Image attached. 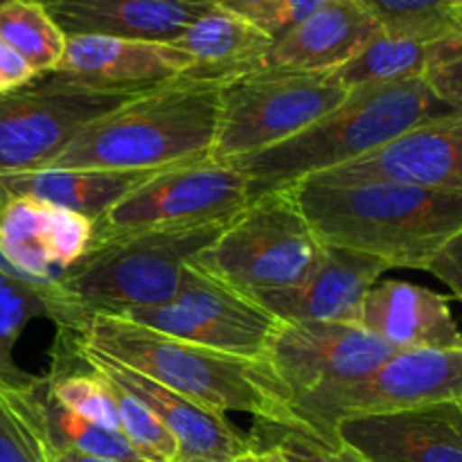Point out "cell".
I'll return each instance as SVG.
<instances>
[{
  "label": "cell",
  "mask_w": 462,
  "mask_h": 462,
  "mask_svg": "<svg viewBox=\"0 0 462 462\" xmlns=\"http://www.w3.org/2000/svg\"><path fill=\"white\" fill-rule=\"evenodd\" d=\"M289 189L325 246L365 253L388 269L427 271L462 228V194L388 180L307 179Z\"/></svg>",
  "instance_id": "obj_1"
},
{
  "label": "cell",
  "mask_w": 462,
  "mask_h": 462,
  "mask_svg": "<svg viewBox=\"0 0 462 462\" xmlns=\"http://www.w3.org/2000/svg\"><path fill=\"white\" fill-rule=\"evenodd\" d=\"M81 346L217 411L248 413L262 424L296 429L291 395L266 359L226 355L113 316H93Z\"/></svg>",
  "instance_id": "obj_2"
},
{
  "label": "cell",
  "mask_w": 462,
  "mask_h": 462,
  "mask_svg": "<svg viewBox=\"0 0 462 462\" xmlns=\"http://www.w3.org/2000/svg\"><path fill=\"white\" fill-rule=\"evenodd\" d=\"M460 113L442 102L424 77L352 90L341 106L305 131L233 165L248 179V199L289 189L368 156L406 131Z\"/></svg>",
  "instance_id": "obj_3"
},
{
  "label": "cell",
  "mask_w": 462,
  "mask_h": 462,
  "mask_svg": "<svg viewBox=\"0 0 462 462\" xmlns=\"http://www.w3.org/2000/svg\"><path fill=\"white\" fill-rule=\"evenodd\" d=\"M221 86L185 75L156 86L86 125L50 167L170 170L208 158L219 126Z\"/></svg>",
  "instance_id": "obj_4"
},
{
  "label": "cell",
  "mask_w": 462,
  "mask_h": 462,
  "mask_svg": "<svg viewBox=\"0 0 462 462\" xmlns=\"http://www.w3.org/2000/svg\"><path fill=\"white\" fill-rule=\"evenodd\" d=\"M228 221L122 235L88 246L59 275V287L86 319L120 316L170 302L183 269L210 246Z\"/></svg>",
  "instance_id": "obj_5"
},
{
  "label": "cell",
  "mask_w": 462,
  "mask_h": 462,
  "mask_svg": "<svg viewBox=\"0 0 462 462\" xmlns=\"http://www.w3.org/2000/svg\"><path fill=\"white\" fill-rule=\"evenodd\" d=\"M325 244L298 208L291 189L264 194L226 224L189 264L248 298L305 282Z\"/></svg>",
  "instance_id": "obj_6"
},
{
  "label": "cell",
  "mask_w": 462,
  "mask_h": 462,
  "mask_svg": "<svg viewBox=\"0 0 462 462\" xmlns=\"http://www.w3.org/2000/svg\"><path fill=\"white\" fill-rule=\"evenodd\" d=\"M440 402H462L460 350H406L388 356L359 379L329 383L291 402L298 431L341 447L337 424L361 415H382Z\"/></svg>",
  "instance_id": "obj_7"
},
{
  "label": "cell",
  "mask_w": 462,
  "mask_h": 462,
  "mask_svg": "<svg viewBox=\"0 0 462 462\" xmlns=\"http://www.w3.org/2000/svg\"><path fill=\"white\" fill-rule=\"evenodd\" d=\"M332 72L260 68L221 86L219 126L210 158L235 162L284 143L347 99Z\"/></svg>",
  "instance_id": "obj_8"
},
{
  "label": "cell",
  "mask_w": 462,
  "mask_h": 462,
  "mask_svg": "<svg viewBox=\"0 0 462 462\" xmlns=\"http://www.w3.org/2000/svg\"><path fill=\"white\" fill-rule=\"evenodd\" d=\"M143 93L50 72L0 95V176L50 167L86 125Z\"/></svg>",
  "instance_id": "obj_9"
},
{
  "label": "cell",
  "mask_w": 462,
  "mask_h": 462,
  "mask_svg": "<svg viewBox=\"0 0 462 462\" xmlns=\"http://www.w3.org/2000/svg\"><path fill=\"white\" fill-rule=\"evenodd\" d=\"M251 203L248 179L233 165L199 158L144 180L97 221L90 246L122 235L230 221Z\"/></svg>",
  "instance_id": "obj_10"
},
{
  "label": "cell",
  "mask_w": 462,
  "mask_h": 462,
  "mask_svg": "<svg viewBox=\"0 0 462 462\" xmlns=\"http://www.w3.org/2000/svg\"><path fill=\"white\" fill-rule=\"evenodd\" d=\"M120 319L246 359H266L282 325L260 302L201 273L192 264L183 269L179 293L170 302L134 310Z\"/></svg>",
  "instance_id": "obj_11"
},
{
  "label": "cell",
  "mask_w": 462,
  "mask_h": 462,
  "mask_svg": "<svg viewBox=\"0 0 462 462\" xmlns=\"http://www.w3.org/2000/svg\"><path fill=\"white\" fill-rule=\"evenodd\" d=\"M395 352L355 323H282L266 361L293 402L320 386L364 377Z\"/></svg>",
  "instance_id": "obj_12"
},
{
  "label": "cell",
  "mask_w": 462,
  "mask_h": 462,
  "mask_svg": "<svg viewBox=\"0 0 462 462\" xmlns=\"http://www.w3.org/2000/svg\"><path fill=\"white\" fill-rule=\"evenodd\" d=\"M93 221L79 212L0 189V257L16 278L57 282L90 246Z\"/></svg>",
  "instance_id": "obj_13"
},
{
  "label": "cell",
  "mask_w": 462,
  "mask_h": 462,
  "mask_svg": "<svg viewBox=\"0 0 462 462\" xmlns=\"http://www.w3.org/2000/svg\"><path fill=\"white\" fill-rule=\"evenodd\" d=\"M320 183L388 180L462 194V111L424 122L346 165L314 176Z\"/></svg>",
  "instance_id": "obj_14"
},
{
  "label": "cell",
  "mask_w": 462,
  "mask_h": 462,
  "mask_svg": "<svg viewBox=\"0 0 462 462\" xmlns=\"http://www.w3.org/2000/svg\"><path fill=\"white\" fill-rule=\"evenodd\" d=\"M337 440L364 462H462V402L341 420Z\"/></svg>",
  "instance_id": "obj_15"
},
{
  "label": "cell",
  "mask_w": 462,
  "mask_h": 462,
  "mask_svg": "<svg viewBox=\"0 0 462 462\" xmlns=\"http://www.w3.org/2000/svg\"><path fill=\"white\" fill-rule=\"evenodd\" d=\"M84 352L86 359L97 373L138 397L165 424V429L179 445V460L233 462L251 449V438L242 436L224 413L206 409V406L197 404V402L161 386L135 370L106 359V356L95 355L86 347Z\"/></svg>",
  "instance_id": "obj_16"
},
{
  "label": "cell",
  "mask_w": 462,
  "mask_h": 462,
  "mask_svg": "<svg viewBox=\"0 0 462 462\" xmlns=\"http://www.w3.org/2000/svg\"><path fill=\"white\" fill-rule=\"evenodd\" d=\"M388 269L365 253L328 246L305 282L253 298L282 323H355L365 293Z\"/></svg>",
  "instance_id": "obj_17"
},
{
  "label": "cell",
  "mask_w": 462,
  "mask_h": 462,
  "mask_svg": "<svg viewBox=\"0 0 462 462\" xmlns=\"http://www.w3.org/2000/svg\"><path fill=\"white\" fill-rule=\"evenodd\" d=\"M355 325L397 352L462 347V329L451 314L449 298L404 280L374 284L361 302Z\"/></svg>",
  "instance_id": "obj_18"
},
{
  "label": "cell",
  "mask_w": 462,
  "mask_h": 462,
  "mask_svg": "<svg viewBox=\"0 0 462 462\" xmlns=\"http://www.w3.org/2000/svg\"><path fill=\"white\" fill-rule=\"evenodd\" d=\"M192 59L162 41L116 39V36H68L66 52L54 72L97 86L149 90L179 79Z\"/></svg>",
  "instance_id": "obj_19"
},
{
  "label": "cell",
  "mask_w": 462,
  "mask_h": 462,
  "mask_svg": "<svg viewBox=\"0 0 462 462\" xmlns=\"http://www.w3.org/2000/svg\"><path fill=\"white\" fill-rule=\"evenodd\" d=\"M66 36L171 43L189 23L210 12V0H41Z\"/></svg>",
  "instance_id": "obj_20"
},
{
  "label": "cell",
  "mask_w": 462,
  "mask_h": 462,
  "mask_svg": "<svg viewBox=\"0 0 462 462\" xmlns=\"http://www.w3.org/2000/svg\"><path fill=\"white\" fill-rule=\"evenodd\" d=\"M379 30L359 0H329L275 39L262 68L328 75L346 66Z\"/></svg>",
  "instance_id": "obj_21"
},
{
  "label": "cell",
  "mask_w": 462,
  "mask_h": 462,
  "mask_svg": "<svg viewBox=\"0 0 462 462\" xmlns=\"http://www.w3.org/2000/svg\"><path fill=\"white\" fill-rule=\"evenodd\" d=\"M171 43L192 59V66L183 72L185 77L228 84L237 77L260 70L273 45V36L237 14L212 7L189 23Z\"/></svg>",
  "instance_id": "obj_22"
},
{
  "label": "cell",
  "mask_w": 462,
  "mask_h": 462,
  "mask_svg": "<svg viewBox=\"0 0 462 462\" xmlns=\"http://www.w3.org/2000/svg\"><path fill=\"white\" fill-rule=\"evenodd\" d=\"M162 170H57L45 167L0 176L7 197H30L97 221L117 201Z\"/></svg>",
  "instance_id": "obj_23"
},
{
  "label": "cell",
  "mask_w": 462,
  "mask_h": 462,
  "mask_svg": "<svg viewBox=\"0 0 462 462\" xmlns=\"http://www.w3.org/2000/svg\"><path fill=\"white\" fill-rule=\"evenodd\" d=\"M34 319H48L57 329L79 334L88 319L70 298L61 291L59 282L34 284L0 271V393L21 391L36 382L14 359V347Z\"/></svg>",
  "instance_id": "obj_24"
},
{
  "label": "cell",
  "mask_w": 462,
  "mask_h": 462,
  "mask_svg": "<svg viewBox=\"0 0 462 462\" xmlns=\"http://www.w3.org/2000/svg\"><path fill=\"white\" fill-rule=\"evenodd\" d=\"M429 43L431 41L379 30L346 66L334 70L332 75L347 93L422 77Z\"/></svg>",
  "instance_id": "obj_25"
},
{
  "label": "cell",
  "mask_w": 462,
  "mask_h": 462,
  "mask_svg": "<svg viewBox=\"0 0 462 462\" xmlns=\"http://www.w3.org/2000/svg\"><path fill=\"white\" fill-rule=\"evenodd\" d=\"M0 39L16 50L39 77L57 70L68 43L61 27L36 0H16L0 7Z\"/></svg>",
  "instance_id": "obj_26"
},
{
  "label": "cell",
  "mask_w": 462,
  "mask_h": 462,
  "mask_svg": "<svg viewBox=\"0 0 462 462\" xmlns=\"http://www.w3.org/2000/svg\"><path fill=\"white\" fill-rule=\"evenodd\" d=\"M36 395H39L41 411H43L52 454L54 451H77V454L95 456V458L147 462L143 456L135 454V449L126 442L122 433L88 422V420L79 418L77 413L68 411L66 406L59 404L43 377H39V383H36Z\"/></svg>",
  "instance_id": "obj_27"
},
{
  "label": "cell",
  "mask_w": 462,
  "mask_h": 462,
  "mask_svg": "<svg viewBox=\"0 0 462 462\" xmlns=\"http://www.w3.org/2000/svg\"><path fill=\"white\" fill-rule=\"evenodd\" d=\"M36 383L0 393V462H50L52 445L45 429Z\"/></svg>",
  "instance_id": "obj_28"
},
{
  "label": "cell",
  "mask_w": 462,
  "mask_h": 462,
  "mask_svg": "<svg viewBox=\"0 0 462 462\" xmlns=\"http://www.w3.org/2000/svg\"><path fill=\"white\" fill-rule=\"evenodd\" d=\"M102 374V373H99ZM104 377V374H102ZM106 379V377H104ZM116 400L117 420H120V433L126 438L135 454L143 456L147 462H176L179 460V445L167 431L165 424L138 400L117 386L116 382L106 379Z\"/></svg>",
  "instance_id": "obj_29"
},
{
  "label": "cell",
  "mask_w": 462,
  "mask_h": 462,
  "mask_svg": "<svg viewBox=\"0 0 462 462\" xmlns=\"http://www.w3.org/2000/svg\"><path fill=\"white\" fill-rule=\"evenodd\" d=\"M374 16L383 32L433 41L451 30H458L451 21L445 0H359Z\"/></svg>",
  "instance_id": "obj_30"
},
{
  "label": "cell",
  "mask_w": 462,
  "mask_h": 462,
  "mask_svg": "<svg viewBox=\"0 0 462 462\" xmlns=\"http://www.w3.org/2000/svg\"><path fill=\"white\" fill-rule=\"evenodd\" d=\"M422 77L442 102L462 111V30L447 32L429 43Z\"/></svg>",
  "instance_id": "obj_31"
},
{
  "label": "cell",
  "mask_w": 462,
  "mask_h": 462,
  "mask_svg": "<svg viewBox=\"0 0 462 462\" xmlns=\"http://www.w3.org/2000/svg\"><path fill=\"white\" fill-rule=\"evenodd\" d=\"M262 424V422H260ZM275 433H266L264 445L251 442V447H278L282 458L287 462H364L347 447H332L316 440L314 436L298 429H284L269 424Z\"/></svg>",
  "instance_id": "obj_32"
},
{
  "label": "cell",
  "mask_w": 462,
  "mask_h": 462,
  "mask_svg": "<svg viewBox=\"0 0 462 462\" xmlns=\"http://www.w3.org/2000/svg\"><path fill=\"white\" fill-rule=\"evenodd\" d=\"M427 271L433 278L445 282L451 289V293L462 302V228L429 262Z\"/></svg>",
  "instance_id": "obj_33"
},
{
  "label": "cell",
  "mask_w": 462,
  "mask_h": 462,
  "mask_svg": "<svg viewBox=\"0 0 462 462\" xmlns=\"http://www.w3.org/2000/svg\"><path fill=\"white\" fill-rule=\"evenodd\" d=\"M34 79H39V75L32 70L30 63L0 39V95L14 93Z\"/></svg>",
  "instance_id": "obj_34"
},
{
  "label": "cell",
  "mask_w": 462,
  "mask_h": 462,
  "mask_svg": "<svg viewBox=\"0 0 462 462\" xmlns=\"http://www.w3.org/2000/svg\"><path fill=\"white\" fill-rule=\"evenodd\" d=\"M212 7H219L224 12L237 14L246 21L255 23L260 30L271 36V23H273L275 9L280 0H210Z\"/></svg>",
  "instance_id": "obj_35"
},
{
  "label": "cell",
  "mask_w": 462,
  "mask_h": 462,
  "mask_svg": "<svg viewBox=\"0 0 462 462\" xmlns=\"http://www.w3.org/2000/svg\"><path fill=\"white\" fill-rule=\"evenodd\" d=\"M328 3L329 0H280L273 23H271V36H273V41Z\"/></svg>",
  "instance_id": "obj_36"
},
{
  "label": "cell",
  "mask_w": 462,
  "mask_h": 462,
  "mask_svg": "<svg viewBox=\"0 0 462 462\" xmlns=\"http://www.w3.org/2000/svg\"><path fill=\"white\" fill-rule=\"evenodd\" d=\"M233 462H287V460L282 458L278 447H251L246 454H242Z\"/></svg>",
  "instance_id": "obj_37"
},
{
  "label": "cell",
  "mask_w": 462,
  "mask_h": 462,
  "mask_svg": "<svg viewBox=\"0 0 462 462\" xmlns=\"http://www.w3.org/2000/svg\"><path fill=\"white\" fill-rule=\"evenodd\" d=\"M50 462H120V460L95 458V456L77 454V451H54L52 460H50Z\"/></svg>",
  "instance_id": "obj_38"
},
{
  "label": "cell",
  "mask_w": 462,
  "mask_h": 462,
  "mask_svg": "<svg viewBox=\"0 0 462 462\" xmlns=\"http://www.w3.org/2000/svg\"><path fill=\"white\" fill-rule=\"evenodd\" d=\"M451 21H454V25L458 27V30H462V7L454 9V12H451Z\"/></svg>",
  "instance_id": "obj_39"
},
{
  "label": "cell",
  "mask_w": 462,
  "mask_h": 462,
  "mask_svg": "<svg viewBox=\"0 0 462 462\" xmlns=\"http://www.w3.org/2000/svg\"><path fill=\"white\" fill-rule=\"evenodd\" d=\"M445 3H447V9H449V12H454V9L462 7V0H445Z\"/></svg>",
  "instance_id": "obj_40"
},
{
  "label": "cell",
  "mask_w": 462,
  "mask_h": 462,
  "mask_svg": "<svg viewBox=\"0 0 462 462\" xmlns=\"http://www.w3.org/2000/svg\"><path fill=\"white\" fill-rule=\"evenodd\" d=\"M7 3H16V0H0V7H3V5H7ZM36 3H41V0H36Z\"/></svg>",
  "instance_id": "obj_41"
},
{
  "label": "cell",
  "mask_w": 462,
  "mask_h": 462,
  "mask_svg": "<svg viewBox=\"0 0 462 462\" xmlns=\"http://www.w3.org/2000/svg\"><path fill=\"white\" fill-rule=\"evenodd\" d=\"M176 462H208V460H176Z\"/></svg>",
  "instance_id": "obj_42"
}]
</instances>
